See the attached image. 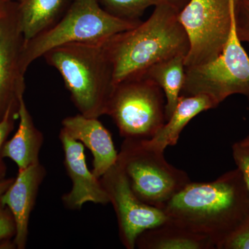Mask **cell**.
<instances>
[{
  "label": "cell",
  "mask_w": 249,
  "mask_h": 249,
  "mask_svg": "<svg viewBox=\"0 0 249 249\" xmlns=\"http://www.w3.org/2000/svg\"><path fill=\"white\" fill-rule=\"evenodd\" d=\"M168 219L210 239L219 249L249 217V193L240 170L211 182H190L162 209Z\"/></svg>",
  "instance_id": "cell-1"
},
{
  "label": "cell",
  "mask_w": 249,
  "mask_h": 249,
  "mask_svg": "<svg viewBox=\"0 0 249 249\" xmlns=\"http://www.w3.org/2000/svg\"><path fill=\"white\" fill-rule=\"evenodd\" d=\"M169 5L156 6L150 17L103 44L113 67L114 85L142 76L150 67L176 55H187L188 36Z\"/></svg>",
  "instance_id": "cell-2"
},
{
  "label": "cell",
  "mask_w": 249,
  "mask_h": 249,
  "mask_svg": "<svg viewBox=\"0 0 249 249\" xmlns=\"http://www.w3.org/2000/svg\"><path fill=\"white\" fill-rule=\"evenodd\" d=\"M42 57L61 75L80 114L96 119L106 115L114 83L112 65L103 44H67Z\"/></svg>",
  "instance_id": "cell-3"
},
{
  "label": "cell",
  "mask_w": 249,
  "mask_h": 249,
  "mask_svg": "<svg viewBox=\"0 0 249 249\" xmlns=\"http://www.w3.org/2000/svg\"><path fill=\"white\" fill-rule=\"evenodd\" d=\"M141 19H123L107 12L98 0H73L63 17L48 31L25 41L21 67H28L51 49L70 43H104L116 34L138 26Z\"/></svg>",
  "instance_id": "cell-4"
},
{
  "label": "cell",
  "mask_w": 249,
  "mask_h": 249,
  "mask_svg": "<svg viewBox=\"0 0 249 249\" xmlns=\"http://www.w3.org/2000/svg\"><path fill=\"white\" fill-rule=\"evenodd\" d=\"M116 162L134 195L158 209L191 181L184 170L167 161L164 152L148 146L143 139H124Z\"/></svg>",
  "instance_id": "cell-5"
},
{
  "label": "cell",
  "mask_w": 249,
  "mask_h": 249,
  "mask_svg": "<svg viewBox=\"0 0 249 249\" xmlns=\"http://www.w3.org/2000/svg\"><path fill=\"white\" fill-rule=\"evenodd\" d=\"M163 90L142 75L114 85L106 115L124 139H150L166 122Z\"/></svg>",
  "instance_id": "cell-6"
},
{
  "label": "cell",
  "mask_w": 249,
  "mask_h": 249,
  "mask_svg": "<svg viewBox=\"0 0 249 249\" xmlns=\"http://www.w3.org/2000/svg\"><path fill=\"white\" fill-rule=\"evenodd\" d=\"M234 17V0H189L178 14L189 42L186 68L209 63L222 53Z\"/></svg>",
  "instance_id": "cell-7"
},
{
  "label": "cell",
  "mask_w": 249,
  "mask_h": 249,
  "mask_svg": "<svg viewBox=\"0 0 249 249\" xmlns=\"http://www.w3.org/2000/svg\"><path fill=\"white\" fill-rule=\"evenodd\" d=\"M236 32L235 17L222 53L204 65L186 68L181 95L206 94L219 106L233 94L249 101V56Z\"/></svg>",
  "instance_id": "cell-8"
},
{
  "label": "cell",
  "mask_w": 249,
  "mask_h": 249,
  "mask_svg": "<svg viewBox=\"0 0 249 249\" xmlns=\"http://www.w3.org/2000/svg\"><path fill=\"white\" fill-rule=\"evenodd\" d=\"M101 181L115 211L119 237L126 249H135L141 233L168 220L163 210L142 202L134 195L117 162L101 177Z\"/></svg>",
  "instance_id": "cell-9"
},
{
  "label": "cell",
  "mask_w": 249,
  "mask_h": 249,
  "mask_svg": "<svg viewBox=\"0 0 249 249\" xmlns=\"http://www.w3.org/2000/svg\"><path fill=\"white\" fill-rule=\"evenodd\" d=\"M25 39L19 26L17 1H11L0 16V121L9 108L19 110L25 90L21 57Z\"/></svg>",
  "instance_id": "cell-10"
},
{
  "label": "cell",
  "mask_w": 249,
  "mask_h": 249,
  "mask_svg": "<svg viewBox=\"0 0 249 249\" xmlns=\"http://www.w3.org/2000/svg\"><path fill=\"white\" fill-rule=\"evenodd\" d=\"M59 137L64 151V165L72 182L71 191L62 196L65 207L80 210L88 202L109 204V197L101 178H96L87 165L84 145L62 129Z\"/></svg>",
  "instance_id": "cell-11"
},
{
  "label": "cell",
  "mask_w": 249,
  "mask_h": 249,
  "mask_svg": "<svg viewBox=\"0 0 249 249\" xmlns=\"http://www.w3.org/2000/svg\"><path fill=\"white\" fill-rule=\"evenodd\" d=\"M46 174L40 162L19 170L17 178L0 198L1 204L7 206L14 215L16 224L14 241L18 249L27 247L31 214Z\"/></svg>",
  "instance_id": "cell-12"
},
{
  "label": "cell",
  "mask_w": 249,
  "mask_h": 249,
  "mask_svg": "<svg viewBox=\"0 0 249 249\" xmlns=\"http://www.w3.org/2000/svg\"><path fill=\"white\" fill-rule=\"evenodd\" d=\"M62 130L70 137L83 143L93 155V173L101 177L113 166L118 160L110 132L98 119L78 114L68 116L62 121Z\"/></svg>",
  "instance_id": "cell-13"
},
{
  "label": "cell",
  "mask_w": 249,
  "mask_h": 249,
  "mask_svg": "<svg viewBox=\"0 0 249 249\" xmlns=\"http://www.w3.org/2000/svg\"><path fill=\"white\" fill-rule=\"evenodd\" d=\"M18 117L19 124L17 132L11 140L5 142L1 157L14 160L20 170L40 162L39 155L44 143V135L36 127L24 96L19 99Z\"/></svg>",
  "instance_id": "cell-14"
},
{
  "label": "cell",
  "mask_w": 249,
  "mask_h": 249,
  "mask_svg": "<svg viewBox=\"0 0 249 249\" xmlns=\"http://www.w3.org/2000/svg\"><path fill=\"white\" fill-rule=\"evenodd\" d=\"M217 107L206 94L181 95L173 114L163 127L150 139H143L148 146L165 151L178 143L180 134L188 123L203 111Z\"/></svg>",
  "instance_id": "cell-15"
},
{
  "label": "cell",
  "mask_w": 249,
  "mask_h": 249,
  "mask_svg": "<svg viewBox=\"0 0 249 249\" xmlns=\"http://www.w3.org/2000/svg\"><path fill=\"white\" fill-rule=\"evenodd\" d=\"M139 249H214L215 245L204 236L188 230L168 219L147 229L136 241Z\"/></svg>",
  "instance_id": "cell-16"
},
{
  "label": "cell",
  "mask_w": 249,
  "mask_h": 249,
  "mask_svg": "<svg viewBox=\"0 0 249 249\" xmlns=\"http://www.w3.org/2000/svg\"><path fill=\"white\" fill-rule=\"evenodd\" d=\"M73 0H19L17 11L25 41L48 31L60 21Z\"/></svg>",
  "instance_id": "cell-17"
},
{
  "label": "cell",
  "mask_w": 249,
  "mask_h": 249,
  "mask_svg": "<svg viewBox=\"0 0 249 249\" xmlns=\"http://www.w3.org/2000/svg\"><path fill=\"white\" fill-rule=\"evenodd\" d=\"M186 55H176L150 67L145 76L151 78L163 90L165 98V119L173 114L178 102L186 80Z\"/></svg>",
  "instance_id": "cell-18"
},
{
  "label": "cell",
  "mask_w": 249,
  "mask_h": 249,
  "mask_svg": "<svg viewBox=\"0 0 249 249\" xmlns=\"http://www.w3.org/2000/svg\"><path fill=\"white\" fill-rule=\"evenodd\" d=\"M107 12L126 19H140L149 7L169 5L181 11L189 0H98Z\"/></svg>",
  "instance_id": "cell-19"
},
{
  "label": "cell",
  "mask_w": 249,
  "mask_h": 249,
  "mask_svg": "<svg viewBox=\"0 0 249 249\" xmlns=\"http://www.w3.org/2000/svg\"><path fill=\"white\" fill-rule=\"evenodd\" d=\"M236 32L241 42L249 45V0H234Z\"/></svg>",
  "instance_id": "cell-20"
},
{
  "label": "cell",
  "mask_w": 249,
  "mask_h": 249,
  "mask_svg": "<svg viewBox=\"0 0 249 249\" xmlns=\"http://www.w3.org/2000/svg\"><path fill=\"white\" fill-rule=\"evenodd\" d=\"M18 111L14 108H9L4 117L0 121V180L5 178L6 173V166L1 157V150L8 136L14 129L15 120L18 116Z\"/></svg>",
  "instance_id": "cell-21"
},
{
  "label": "cell",
  "mask_w": 249,
  "mask_h": 249,
  "mask_svg": "<svg viewBox=\"0 0 249 249\" xmlns=\"http://www.w3.org/2000/svg\"><path fill=\"white\" fill-rule=\"evenodd\" d=\"M232 155L249 193V146L236 142L232 146Z\"/></svg>",
  "instance_id": "cell-22"
},
{
  "label": "cell",
  "mask_w": 249,
  "mask_h": 249,
  "mask_svg": "<svg viewBox=\"0 0 249 249\" xmlns=\"http://www.w3.org/2000/svg\"><path fill=\"white\" fill-rule=\"evenodd\" d=\"M219 249H249V217L223 242Z\"/></svg>",
  "instance_id": "cell-23"
},
{
  "label": "cell",
  "mask_w": 249,
  "mask_h": 249,
  "mask_svg": "<svg viewBox=\"0 0 249 249\" xmlns=\"http://www.w3.org/2000/svg\"><path fill=\"white\" fill-rule=\"evenodd\" d=\"M16 235V224L9 208L0 201V241L11 240Z\"/></svg>",
  "instance_id": "cell-24"
},
{
  "label": "cell",
  "mask_w": 249,
  "mask_h": 249,
  "mask_svg": "<svg viewBox=\"0 0 249 249\" xmlns=\"http://www.w3.org/2000/svg\"><path fill=\"white\" fill-rule=\"evenodd\" d=\"M14 178H5L0 180V198L4 194L5 192L9 189V187L14 182Z\"/></svg>",
  "instance_id": "cell-25"
},
{
  "label": "cell",
  "mask_w": 249,
  "mask_h": 249,
  "mask_svg": "<svg viewBox=\"0 0 249 249\" xmlns=\"http://www.w3.org/2000/svg\"><path fill=\"white\" fill-rule=\"evenodd\" d=\"M11 1V0H0V16Z\"/></svg>",
  "instance_id": "cell-26"
},
{
  "label": "cell",
  "mask_w": 249,
  "mask_h": 249,
  "mask_svg": "<svg viewBox=\"0 0 249 249\" xmlns=\"http://www.w3.org/2000/svg\"><path fill=\"white\" fill-rule=\"evenodd\" d=\"M239 142L242 143V145H248V146H249V135L247 136V137H245V139H242V140L240 141Z\"/></svg>",
  "instance_id": "cell-27"
},
{
  "label": "cell",
  "mask_w": 249,
  "mask_h": 249,
  "mask_svg": "<svg viewBox=\"0 0 249 249\" xmlns=\"http://www.w3.org/2000/svg\"><path fill=\"white\" fill-rule=\"evenodd\" d=\"M11 1H18L19 0H11Z\"/></svg>",
  "instance_id": "cell-28"
}]
</instances>
